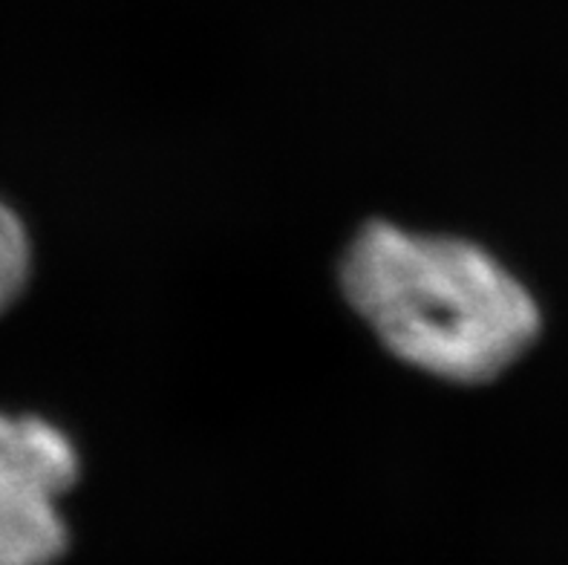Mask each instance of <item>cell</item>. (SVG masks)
Returning a JSON list of instances; mask_svg holds the SVG:
<instances>
[{"label": "cell", "instance_id": "7a4b0ae2", "mask_svg": "<svg viewBox=\"0 0 568 565\" xmlns=\"http://www.w3.org/2000/svg\"><path fill=\"white\" fill-rule=\"evenodd\" d=\"M79 473L67 430L43 415L0 413V565H52L67 552L61 500Z\"/></svg>", "mask_w": 568, "mask_h": 565}, {"label": "cell", "instance_id": "3957f363", "mask_svg": "<svg viewBox=\"0 0 568 565\" xmlns=\"http://www.w3.org/2000/svg\"><path fill=\"white\" fill-rule=\"evenodd\" d=\"M29 269H32V245H29L27 225L0 200V315L27 289Z\"/></svg>", "mask_w": 568, "mask_h": 565}, {"label": "cell", "instance_id": "6da1fadb", "mask_svg": "<svg viewBox=\"0 0 568 565\" xmlns=\"http://www.w3.org/2000/svg\"><path fill=\"white\" fill-rule=\"evenodd\" d=\"M346 301L389 355L450 384H485L540 337L526 283L479 243L373 220L341 260Z\"/></svg>", "mask_w": 568, "mask_h": 565}]
</instances>
